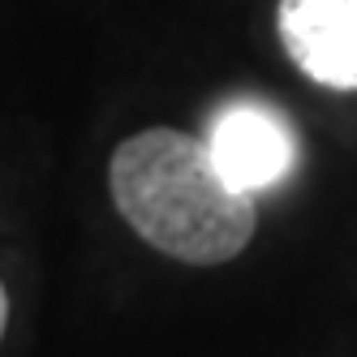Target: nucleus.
Segmentation results:
<instances>
[{
	"label": "nucleus",
	"mask_w": 357,
	"mask_h": 357,
	"mask_svg": "<svg viewBox=\"0 0 357 357\" xmlns=\"http://www.w3.org/2000/svg\"><path fill=\"white\" fill-rule=\"evenodd\" d=\"M108 190L134 237L185 267H224L259 233L254 194L228 181L211 146L151 125L112 146Z\"/></svg>",
	"instance_id": "f257e3e1"
},
{
	"label": "nucleus",
	"mask_w": 357,
	"mask_h": 357,
	"mask_svg": "<svg viewBox=\"0 0 357 357\" xmlns=\"http://www.w3.org/2000/svg\"><path fill=\"white\" fill-rule=\"evenodd\" d=\"M275 31L301 78L357 91V0H280Z\"/></svg>",
	"instance_id": "f03ea898"
},
{
	"label": "nucleus",
	"mask_w": 357,
	"mask_h": 357,
	"mask_svg": "<svg viewBox=\"0 0 357 357\" xmlns=\"http://www.w3.org/2000/svg\"><path fill=\"white\" fill-rule=\"evenodd\" d=\"M207 146H211V155L224 168L228 181H237L250 194L284 181L297 164L293 125L263 104H228L211 121Z\"/></svg>",
	"instance_id": "7ed1b4c3"
},
{
	"label": "nucleus",
	"mask_w": 357,
	"mask_h": 357,
	"mask_svg": "<svg viewBox=\"0 0 357 357\" xmlns=\"http://www.w3.org/2000/svg\"><path fill=\"white\" fill-rule=\"evenodd\" d=\"M5 331H9V289L0 280V340H5Z\"/></svg>",
	"instance_id": "20e7f679"
}]
</instances>
